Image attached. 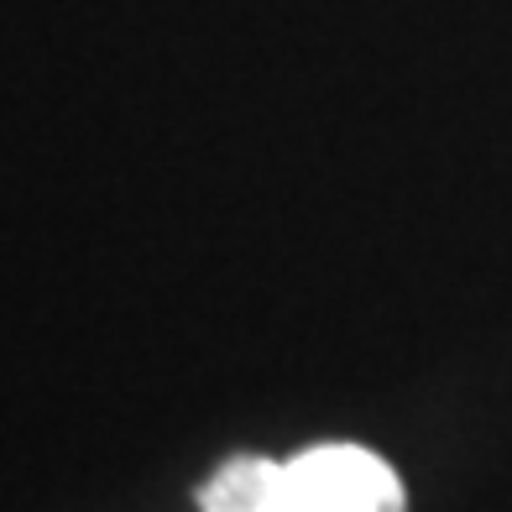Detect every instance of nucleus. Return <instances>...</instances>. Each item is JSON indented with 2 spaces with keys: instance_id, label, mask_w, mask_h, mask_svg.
<instances>
[{
  "instance_id": "obj_1",
  "label": "nucleus",
  "mask_w": 512,
  "mask_h": 512,
  "mask_svg": "<svg viewBox=\"0 0 512 512\" xmlns=\"http://www.w3.org/2000/svg\"><path fill=\"white\" fill-rule=\"evenodd\" d=\"M288 512H408L398 471L361 445H319L283 460Z\"/></svg>"
},
{
  "instance_id": "obj_2",
  "label": "nucleus",
  "mask_w": 512,
  "mask_h": 512,
  "mask_svg": "<svg viewBox=\"0 0 512 512\" xmlns=\"http://www.w3.org/2000/svg\"><path fill=\"white\" fill-rule=\"evenodd\" d=\"M199 512H288L283 465L262 455H241L220 465L199 492Z\"/></svg>"
}]
</instances>
